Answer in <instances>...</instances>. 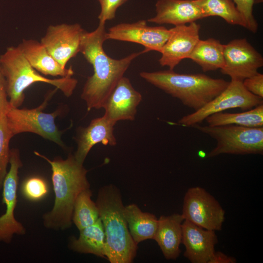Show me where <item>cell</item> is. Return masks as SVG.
Here are the masks:
<instances>
[{
	"label": "cell",
	"mask_w": 263,
	"mask_h": 263,
	"mask_svg": "<svg viewBox=\"0 0 263 263\" xmlns=\"http://www.w3.org/2000/svg\"><path fill=\"white\" fill-rule=\"evenodd\" d=\"M105 23L99 22L92 32L85 31L80 43V53L94 69V74L87 78L81 94L88 111L103 108L107 99L133 60L141 54L147 53L144 49L120 59L108 56L103 47L107 40Z\"/></svg>",
	"instance_id": "6da1fadb"
},
{
	"label": "cell",
	"mask_w": 263,
	"mask_h": 263,
	"mask_svg": "<svg viewBox=\"0 0 263 263\" xmlns=\"http://www.w3.org/2000/svg\"><path fill=\"white\" fill-rule=\"evenodd\" d=\"M34 153L46 160L52 171L55 202L52 210L43 216L44 225L54 230L66 229L72 225L74 206L77 196L90 188L87 178L88 170L72 154L64 160L57 157L51 160L38 151Z\"/></svg>",
	"instance_id": "7a4b0ae2"
},
{
	"label": "cell",
	"mask_w": 263,
	"mask_h": 263,
	"mask_svg": "<svg viewBox=\"0 0 263 263\" xmlns=\"http://www.w3.org/2000/svg\"><path fill=\"white\" fill-rule=\"evenodd\" d=\"M105 236L106 259L111 263H131L137 244L129 232L119 188L113 184L101 187L95 202Z\"/></svg>",
	"instance_id": "3957f363"
},
{
	"label": "cell",
	"mask_w": 263,
	"mask_h": 263,
	"mask_svg": "<svg viewBox=\"0 0 263 263\" xmlns=\"http://www.w3.org/2000/svg\"><path fill=\"white\" fill-rule=\"evenodd\" d=\"M140 76L195 111L220 94L229 83L202 74H182L170 70L142 72Z\"/></svg>",
	"instance_id": "277c9868"
},
{
	"label": "cell",
	"mask_w": 263,
	"mask_h": 263,
	"mask_svg": "<svg viewBox=\"0 0 263 263\" xmlns=\"http://www.w3.org/2000/svg\"><path fill=\"white\" fill-rule=\"evenodd\" d=\"M0 68L6 80L9 103L14 107L22 105L24 91L35 83L53 85L67 97L73 94L77 84L72 76L51 79L41 75L30 65L18 46L8 47L0 56Z\"/></svg>",
	"instance_id": "5b68a950"
},
{
	"label": "cell",
	"mask_w": 263,
	"mask_h": 263,
	"mask_svg": "<svg viewBox=\"0 0 263 263\" xmlns=\"http://www.w3.org/2000/svg\"><path fill=\"white\" fill-rule=\"evenodd\" d=\"M216 141V146L207 154L213 157L221 154H263V127H247L235 125L191 126Z\"/></svg>",
	"instance_id": "8992f818"
},
{
	"label": "cell",
	"mask_w": 263,
	"mask_h": 263,
	"mask_svg": "<svg viewBox=\"0 0 263 263\" xmlns=\"http://www.w3.org/2000/svg\"><path fill=\"white\" fill-rule=\"evenodd\" d=\"M52 94H49L43 103L35 108L10 107L6 117L8 128L13 136L20 133L32 132L64 147L61 138L62 132L55 122L58 112L49 113L43 112Z\"/></svg>",
	"instance_id": "52a82bcc"
},
{
	"label": "cell",
	"mask_w": 263,
	"mask_h": 263,
	"mask_svg": "<svg viewBox=\"0 0 263 263\" xmlns=\"http://www.w3.org/2000/svg\"><path fill=\"white\" fill-rule=\"evenodd\" d=\"M262 104L263 98L247 91L242 81L231 80L220 94L201 109L182 117L178 122L182 126L191 127L215 113L234 108L247 111Z\"/></svg>",
	"instance_id": "ba28073f"
},
{
	"label": "cell",
	"mask_w": 263,
	"mask_h": 263,
	"mask_svg": "<svg viewBox=\"0 0 263 263\" xmlns=\"http://www.w3.org/2000/svg\"><path fill=\"white\" fill-rule=\"evenodd\" d=\"M182 215L184 220L206 229L221 230L225 211L217 200L204 188L193 187L186 191Z\"/></svg>",
	"instance_id": "9c48e42d"
},
{
	"label": "cell",
	"mask_w": 263,
	"mask_h": 263,
	"mask_svg": "<svg viewBox=\"0 0 263 263\" xmlns=\"http://www.w3.org/2000/svg\"><path fill=\"white\" fill-rule=\"evenodd\" d=\"M9 163L10 169L7 172L2 184V200L6 207L5 213L0 217V242L10 243L14 234L24 235L26 230L15 217V210L17 204V190L19 184V169L22 166L19 150H10Z\"/></svg>",
	"instance_id": "30bf717a"
},
{
	"label": "cell",
	"mask_w": 263,
	"mask_h": 263,
	"mask_svg": "<svg viewBox=\"0 0 263 263\" xmlns=\"http://www.w3.org/2000/svg\"><path fill=\"white\" fill-rule=\"evenodd\" d=\"M225 65L223 74L231 80L243 81L258 73L263 66V57L245 38L236 39L224 45Z\"/></svg>",
	"instance_id": "8fae6325"
},
{
	"label": "cell",
	"mask_w": 263,
	"mask_h": 263,
	"mask_svg": "<svg viewBox=\"0 0 263 263\" xmlns=\"http://www.w3.org/2000/svg\"><path fill=\"white\" fill-rule=\"evenodd\" d=\"M84 31L78 23L51 25L40 42L51 56L66 68L67 62L80 52Z\"/></svg>",
	"instance_id": "7c38bea8"
},
{
	"label": "cell",
	"mask_w": 263,
	"mask_h": 263,
	"mask_svg": "<svg viewBox=\"0 0 263 263\" xmlns=\"http://www.w3.org/2000/svg\"><path fill=\"white\" fill-rule=\"evenodd\" d=\"M170 34V29L164 26H149L145 20L132 23H122L109 28L106 39L139 44L147 52L155 51L161 53Z\"/></svg>",
	"instance_id": "4fadbf2b"
},
{
	"label": "cell",
	"mask_w": 263,
	"mask_h": 263,
	"mask_svg": "<svg viewBox=\"0 0 263 263\" xmlns=\"http://www.w3.org/2000/svg\"><path fill=\"white\" fill-rule=\"evenodd\" d=\"M200 25L195 22L175 26L170 29V36L161 52L158 60L162 66L174 68L185 58H188L200 40Z\"/></svg>",
	"instance_id": "5bb4252c"
},
{
	"label": "cell",
	"mask_w": 263,
	"mask_h": 263,
	"mask_svg": "<svg viewBox=\"0 0 263 263\" xmlns=\"http://www.w3.org/2000/svg\"><path fill=\"white\" fill-rule=\"evenodd\" d=\"M142 99L141 94L134 89L129 79L123 76L104 104V115L115 123L132 121Z\"/></svg>",
	"instance_id": "9a60e30c"
},
{
	"label": "cell",
	"mask_w": 263,
	"mask_h": 263,
	"mask_svg": "<svg viewBox=\"0 0 263 263\" xmlns=\"http://www.w3.org/2000/svg\"><path fill=\"white\" fill-rule=\"evenodd\" d=\"M184 256L192 263H208L218 243L215 231L208 230L187 220L182 223Z\"/></svg>",
	"instance_id": "2e32d148"
},
{
	"label": "cell",
	"mask_w": 263,
	"mask_h": 263,
	"mask_svg": "<svg viewBox=\"0 0 263 263\" xmlns=\"http://www.w3.org/2000/svg\"><path fill=\"white\" fill-rule=\"evenodd\" d=\"M116 123L105 115L91 120L85 128H80L76 139L77 148L74 156L80 163H83L93 147L98 143L113 146L117 141L113 133Z\"/></svg>",
	"instance_id": "e0dca14e"
},
{
	"label": "cell",
	"mask_w": 263,
	"mask_h": 263,
	"mask_svg": "<svg viewBox=\"0 0 263 263\" xmlns=\"http://www.w3.org/2000/svg\"><path fill=\"white\" fill-rule=\"evenodd\" d=\"M155 6L156 15L148 19L150 22L175 26L203 19L194 0H157Z\"/></svg>",
	"instance_id": "ac0fdd59"
},
{
	"label": "cell",
	"mask_w": 263,
	"mask_h": 263,
	"mask_svg": "<svg viewBox=\"0 0 263 263\" xmlns=\"http://www.w3.org/2000/svg\"><path fill=\"white\" fill-rule=\"evenodd\" d=\"M18 47L30 65L44 75L64 77L74 75L71 67H62L38 40L23 39Z\"/></svg>",
	"instance_id": "d6986e66"
},
{
	"label": "cell",
	"mask_w": 263,
	"mask_h": 263,
	"mask_svg": "<svg viewBox=\"0 0 263 263\" xmlns=\"http://www.w3.org/2000/svg\"><path fill=\"white\" fill-rule=\"evenodd\" d=\"M182 215L174 213L169 216L162 215L158 218L157 230L153 238L164 257L167 260H176L181 253L182 223Z\"/></svg>",
	"instance_id": "ffe728a7"
},
{
	"label": "cell",
	"mask_w": 263,
	"mask_h": 263,
	"mask_svg": "<svg viewBox=\"0 0 263 263\" xmlns=\"http://www.w3.org/2000/svg\"><path fill=\"white\" fill-rule=\"evenodd\" d=\"M124 215L129 232L136 244L153 239L158 223L155 215L142 211L135 204L125 206Z\"/></svg>",
	"instance_id": "44dd1931"
},
{
	"label": "cell",
	"mask_w": 263,
	"mask_h": 263,
	"mask_svg": "<svg viewBox=\"0 0 263 263\" xmlns=\"http://www.w3.org/2000/svg\"><path fill=\"white\" fill-rule=\"evenodd\" d=\"M69 248L81 254H91L106 259L105 236L100 218L94 224L79 230L77 238L70 239Z\"/></svg>",
	"instance_id": "7402d4cb"
},
{
	"label": "cell",
	"mask_w": 263,
	"mask_h": 263,
	"mask_svg": "<svg viewBox=\"0 0 263 263\" xmlns=\"http://www.w3.org/2000/svg\"><path fill=\"white\" fill-rule=\"evenodd\" d=\"M188 58L200 66L204 72L221 69L225 65L224 45L213 38L200 39Z\"/></svg>",
	"instance_id": "603a6c76"
},
{
	"label": "cell",
	"mask_w": 263,
	"mask_h": 263,
	"mask_svg": "<svg viewBox=\"0 0 263 263\" xmlns=\"http://www.w3.org/2000/svg\"><path fill=\"white\" fill-rule=\"evenodd\" d=\"M205 120L210 126L235 125L247 127H263V104L240 113H215Z\"/></svg>",
	"instance_id": "cb8c5ba5"
},
{
	"label": "cell",
	"mask_w": 263,
	"mask_h": 263,
	"mask_svg": "<svg viewBox=\"0 0 263 263\" xmlns=\"http://www.w3.org/2000/svg\"><path fill=\"white\" fill-rule=\"evenodd\" d=\"M203 18L218 16L227 23L247 28L246 23L232 0H194Z\"/></svg>",
	"instance_id": "d4e9b609"
},
{
	"label": "cell",
	"mask_w": 263,
	"mask_h": 263,
	"mask_svg": "<svg viewBox=\"0 0 263 263\" xmlns=\"http://www.w3.org/2000/svg\"><path fill=\"white\" fill-rule=\"evenodd\" d=\"M92 196V192L88 188L80 192L75 201L72 222L79 230L94 224L99 218L98 208Z\"/></svg>",
	"instance_id": "484cf974"
},
{
	"label": "cell",
	"mask_w": 263,
	"mask_h": 263,
	"mask_svg": "<svg viewBox=\"0 0 263 263\" xmlns=\"http://www.w3.org/2000/svg\"><path fill=\"white\" fill-rule=\"evenodd\" d=\"M13 137L7 125L6 113L0 117V190L7 173L10 151L9 142Z\"/></svg>",
	"instance_id": "4316f807"
},
{
	"label": "cell",
	"mask_w": 263,
	"mask_h": 263,
	"mask_svg": "<svg viewBox=\"0 0 263 263\" xmlns=\"http://www.w3.org/2000/svg\"><path fill=\"white\" fill-rule=\"evenodd\" d=\"M21 191L26 199L38 201L48 193V187L45 181L38 177H31L25 180L21 186Z\"/></svg>",
	"instance_id": "83f0119b"
},
{
	"label": "cell",
	"mask_w": 263,
	"mask_h": 263,
	"mask_svg": "<svg viewBox=\"0 0 263 263\" xmlns=\"http://www.w3.org/2000/svg\"><path fill=\"white\" fill-rule=\"evenodd\" d=\"M243 17L247 28L253 33L258 30V24L253 14L254 0H232Z\"/></svg>",
	"instance_id": "f1b7e54d"
},
{
	"label": "cell",
	"mask_w": 263,
	"mask_h": 263,
	"mask_svg": "<svg viewBox=\"0 0 263 263\" xmlns=\"http://www.w3.org/2000/svg\"><path fill=\"white\" fill-rule=\"evenodd\" d=\"M128 0H98L100 5V12L98 19L99 22H106L113 19L117 9Z\"/></svg>",
	"instance_id": "f546056e"
},
{
	"label": "cell",
	"mask_w": 263,
	"mask_h": 263,
	"mask_svg": "<svg viewBox=\"0 0 263 263\" xmlns=\"http://www.w3.org/2000/svg\"><path fill=\"white\" fill-rule=\"evenodd\" d=\"M245 88L252 94L263 98V75L258 73L243 81Z\"/></svg>",
	"instance_id": "4dcf8cb0"
},
{
	"label": "cell",
	"mask_w": 263,
	"mask_h": 263,
	"mask_svg": "<svg viewBox=\"0 0 263 263\" xmlns=\"http://www.w3.org/2000/svg\"><path fill=\"white\" fill-rule=\"evenodd\" d=\"M8 98L6 80L0 68V117L11 106Z\"/></svg>",
	"instance_id": "1f68e13d"
},
{
	"label": "cell",
	"mask_w": 263,
	"mask_h": 263,
	"mask_svg": "<svg viewBox=\"0 0 263 263\" xmlns=\"http://www.w3.org/2000/svg\"><path fill=\"white\" fill-rule=\"evenodd\" d=\"M236 259L228 256L221 251L215 252L208 263H235Z\"/></svg>",
	"instance_id": "d6a6232c"
},
{
	"label": "cell",
	"mask_w": 263,
	"mask_h": 263,
	"mask_svg": "<svg viewBox=\"0 0 263 263\" xmlns=\"http://www.w3.org/2000/svg\"><path fill=\"white\" fill-rule=\"evenodd\" d=\"M263 0H254V4L260 3L263 2Z\"/></svg>",
	"instance_id": "836d02e7"
}]
</instances>
